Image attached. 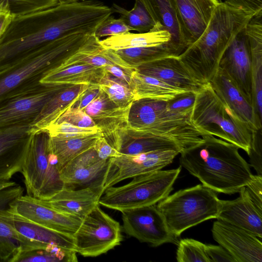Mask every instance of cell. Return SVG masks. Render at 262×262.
<instances>
[{
	"label": "cell",
	"mask_w": 262,
	"mask_h": 262,
	"mask_svg": "<svg viewBox=\"0 0 262 262\" xmlns=\"http://www.w3.org/2000/svg\"><path fill=\"white\" fill-rule=\"evenodd\" d=\"M187 47L207 27L218 0H173Z\"/></svg>",
	"instance_id": "cell-23"
},
{
	"label": "cell",
	"mask_w": 262,
	"mask_h": 262,
	"mask_svg": "<svg viewBox=\"0 0 262 262\" xmlns=\"http://www.w3.org/2000/svg\"><path fill=\"white\" fill-rule=\"evenodd\" d=\"M101 133L74 137L49 136V146L56 157L59 171L76 157L92 148Z\"/></svg>",
	"instance_id": "cell-33"
},
{
	"label": "cell",
	"mask_w": 262,
	"mask_h": 262,
	"mask_svg": "<svg viewBox=\"0 0 262 262\" xmlns=\"http://www.w3.org/2000/svg\"><path fill=\"white\" fill-rule=\"evenodd\" d=\"M255 14L225 2L219 3L201 35L178 56L199 84L210 82L225 50Z\"/></svg>",
	"instance_id": "cell-3"
},
{
	"label": "cell",
	"mask_w": 262,
	"mask_h": 262,
	"mask_svg": "<svg viewBox=\"0 0 262 262\" xmlns=\"http://www.w3.org/2000/svg\"><path fill=\"white\" fill-rule=\"evenodd\" d=\"M181 166L159 170L133 178L129 183L106 188L99 201L100 206L122 211L156 205L169 195Z\"/></svg>",
	"instance_id": "cell-8"
},
{
	"label": "cell",
	"mask_w": 262,
	"mask_h": 262,
	"mask_svg": "<svg viewBox=\"0 0 262 262\" xmlns=\"http://www.w3.org/2000/svg\"><path fill=\"white\" fill-rule=\"evenodd\" d=\"M101 90L98 84L91 85L72 107L83 110L99 94Z\"/></svg>",
	"instance_id": "cell-51"
},
{
	"label": "cell",
	"mask_w": 262,
	"mask_h": 262,
	"mask_svg": "<svg viewBox=\"0 0 262 262\" xmlns=\"http://www.w3.org/2000/svg\"><path fill=\"white\" fill-rule=\"evenodd\" d=\"M76 253L73 250L47 244L23 251L15 262H77Z\"/></svg>",
	"instance_id": "cell-36"
},
{
	"label": "cell",
	"mask_w": 262,
	"mask_h": 262,
	"mask_svg": "<svg viewBox=\"0 0 262 262\" xmlns=\"http://www.w3.org/2000/svg\"><path fill=\"white\" fill-rule=\"evenodd\" d=\"M196 92H185L167 101L168 108L174 112L191 113Z\"/></svg>",
	"instance_id": "cell-45"
},
{
	"label": "cell",
	"mask_w": 262,
	"mask_h": 262,
	"mask_svg": "<svg viewBox=\"0 0 262 262\" xmlns=\"http://www.w3.org/2000/svg\"><path fill=\"white\" fill-rule=\"evenodd\" d=\"M112 13V8L96 0L58 4L35 18V29L25 33L7 30L0 37V70L43 44L75 33L93 34Z\"/></svg>",
	"instance_id": "cell-1"
},
{
	"label": "cell",
	"mask_w": 262,
	"mask_h": 262,
	"mask_svg": "<svg viewBox=\"0 0 262 262\" xmlns=\"http://www.w3.org/2000/svg\"><path fill=\"white\" fill-rule=\"evenodd\" d=\"M220 200L216 192L199 184L168 195L158 202L157 207L169 231L178 237L190 227L216 219Z\"/></svg>",
	"instance_id": "cell-7"
},
{
	"label": "cell",
	"mask_w": 262,
	"mask_h": 262,
	"mask_svg": "<svg viewBox=\"0 0 262 262\" xmlns=\"http://www.w3.org/2000/svg\"><path fill=\"white\" fill-rule=\"evenodd\" d=\"M20 172L30 196L47 200L63 188L57 159L50 149L47 131L31 134Z\"/></svg>",
	"instance_id": "cell-9"
},
{
	"label": "cell",
	"mask_w": 262,
	"mask_h": 262,
	"mask_svg": "<svg viewBox=\"0 0 262 262\" xmlns=\"http://www.w3.org/2000/svg\"><path fill=\"white\" fill-rule=\"evenodd\" d=\"M205 251L210 262H236L230 254L220 245H205Z\"/></svg>",
	"instance_id": "cell-47"
},
{
	"label": "cell",
	"mask_w": 262,
	"mask_h": 262,
	"mask_svg": "<svg viewBox=\"0 0 262 262\" xmlns=\"http://www.w3.org/2000/svg\"><path fill=\"white\" fill-rule=\"evenodd\" d=\"M258 132L253 134L251 149L248 155L250 165L255 169L257 175L262 176L261 141L260 136L258 135Z\"/></svg>",
	"instance_id": "cell-46"
},
{
	"label": "cell",
	"mask_w": 262,
	"mask_h": 262,
	"mask_svg": "<svg viewBox=\"0 0 262 262\" xmlns=\"http://www.w3.org/2000/svg\"><path fill=\"white\" fill-rule=\"evenodd\" d=\"M8 0H0V37L15 19Z\"/></svg>",
	"instance_id": "cell-48"
},
{
	"label": "cell",
	"mask_w": 262,
	"mask_h": 262,
	"mask_svg": "<svg viewBox=\"0 0 262 262\" xmlns=\"http://www.w3.org/2000/svg\"><path fill=\"white\" fill-rule=\"evenodd\" d=\"M105 71L100 67L74 64L62 68H53L40 80L48 86L98 84Z\"/></svg>",
	"instance_id": "cell-31"
},
{
	"label": "cell",
	"mask_w": 262,
	"mask_h": 262,
	"mask_svg": "<svg viewBox=\"0 0 262 262\" xmlns=\"http://www.w3.org/2000/svg\"><path fill=\"white\" fill-rule=\"evenodd\" d=\"M111 145L121 155H135L158 150L181 151L174 142L163 137L124 128L115 138Z\"/></svg>",
	"instance_id": "cell-29"
},
{
	"label": "cell",
	"mask_w": 262,
	"mask_h": 262,
	"mask_svg": "<svg viewBox=\"0 0 262 262\" xmlns=\"http://www.w3.org/2000/svg\"><path fill=\"white\" fill-rule=\"evenodd\" d=\"M233 200H220L217 220L245 229L259 238L262 237V209L251 200L245 186Z\"/></svg>",
	"instance_id": "cell-20"
},
{
	"label": "cell",
	"mask_w": 262,
	"mask_h": 262,
	"mask_svg": "<svg viewBox=\"0 0 262 262\" xmlns=\"http://www.w3.org/2000/svg\"><path fill=\"white\" fill-rule=\"evenodd\" d=\"M202 138L201 143L180 152L181 166L216 192H239L253 177L239 148L211 135Z\"/></svg>",
	"instance_id": "cell-2"
},
{
	"label": "cell",
	"mask_w": 262,
	"mask_h": 262,
	"mask_svg": "<svg viewBox=\"0 0 262 262\" xmlns=\"http://www.w3.org/2000/svg\"><path fill=\"white\" fill-rule=\"evenodd\" d=\"M93 147L99 157L103 160L122 155L111 145L102 136L97 139Z\"/></svg>",
	"instance_id": "cell-50"
},
{
	"label": "cell",
	"mask_w": 262,
	"mask_h": 262,
	"mask_svg": "<svg viewBox=\"0 0 262 262\" xmlns=\"http://www.w3.org/2000/svg\"><path fill=\"white\" fill-rule=\"evenodd\" d=\"M120 223L98 205L82 222L73 237L75 251L84 257H96L120 245L123 241Z\"/></svg>",
	"instance_id": "cell-10"
},
{
	"label": "cell",
	"mask_w": 262,
	"mask_h": 262,
	"mask_svg": "<svg viewBox=\"0 0 262 262\" xmlns=\"http://www.w3.org/2000/svg\"><path fill=\"white\" fill-rule=\"evenodd\" d=\"M89 64L102 67L116 65L126 70H134L125 63L114 51L103 48L99 38L89 35L85 41L73 53L65 57L55 67L62 68L74 64Z\"/></svg>",
	"instance_id": "cell-28"
},
{
	"label": "cell",
	"mask_w": 262,
	"mask_h": 262,
	"mask_svg": "<svg viewBox=\"0 0 262 262\" xmlns=\"http://www.w3.org/2000/svg\"><path fill=\"white\" fill-rule=\"evenodd\" d=\"M225 2L254 13L262 11V0H225Z\"/></svg>",
	"instance_id": "cell-52"
},
{
	"label": "cell",
	"mask_w": 262,
	"mask_h": 262,
	"mask_svg": "<svg viewBox=\"0 0 262 262\" xmlns=\"http://www.w3.org/2000/svg\"><path fill=\"white\" fill-rule=\"evenodd\" d=\"M44 131H47L50 136L64 137H74L82 135H91L101 133L98 127H81L66 122H62L59 123L51 125Z\"/></svg>",
	"instance_id": "cell-42"
},
{
	"label": "cell",
	"mask_w": 262,
	"mask_h": 262,
	"mask_svg": "<svg viewBox=\"0 0 262 262\" xmlns=\"http://www.w3.org/2000/svg\"><path fill=\"white\" fill-rule=\"evenodd\" d=\"M130 107L118 106L101 90L82 111L93 120L102 136L111 145L119 132L127 127Z\"/></svg>",
	"instance_id": "cell-21"
},
{
	"label": "cell",
	"mask_w": 262,
	"mask_h": 262,
	"mask_svg": "<svg viewBox=\"0 0 262 262\" xmlns=\"http://www.w3.org/2000/svg\"><path fill=\"white\" fill-rule=\"evenodd\" d=\"M91 85L63 86L44 104L31 124L30 133L44 131L54 124L63 113L73 106Z\"/></svg>",
	"instance_id": "cell-27"
},
{
	"label": "cell",
	"mask_w": 262,
	"mask_h": 262,
	"mask_svg": "<svg viewBox=\"0 0 262 262\" xmlns=\"http://www.w3.org/2000/svg\"><path fill=\"white\" fill-rule=\"evenodd\" d=\"M10 203L0 206V219L18 234L35 243L55 245L75 251L73 235L50 229L13 212L9 208Z\"/></svg>",
	"instance_id": "cell-22"
},
{
	"label": "cell",
	"mask_w": 262,
	"mask_h": 262,
	"mask_svg": "<svg viewBox=\"0 0 262 262\" xmlns=\"http://www.w3.org/2000/svg\"><path fill=\"white\" fill-rule=\"evenodd\" d=\"M31 124L0 129V181L21 172L31 134Z\"/></svg>",
	"instance_id": "cell-17"
},
{
	"label": "cell",
	"mask_w": 262,
	"mask_h": 262,
	"mask_svg": "<svg viewBox=\"0 0 262 262\" xmlns=\"http://www.w3.org/2000/svg\"><path fill=\"white\" fill-rule=\"evenodd\" d=\"M15 14V21L35 18L59 4L58 0H8Z\"/></svg>",
	"instance_id": "cell-40"
},
{
	"label": "cell",
	"mask_w": 262,
	"mask_h": 262,
	"mask_svg": "<svg viewBox=\"0 0 262 262\" xmlns=\"http://www.w3.org/2000/svg\"><path fill=\"white\" fill-rule=\"evenodd\" d=\"M62 122H66L81 127H97L93 120L83 111L72 107L63 113L54 124Z\"/></svg>",
	"instance_id": "cell-44"
},
{
	"label": "cell",
	"mask_w": 262,
	"mask_h": 262,
	"mask_svg": "<svg viewBox=\"0 0 262 262\" xmlns=\"http://www.w3.org/2000/svg\"><path fill=\"white\" fill-rule=\"evenodd\" d=\"M59 4H68L76 2L78 0H58Z\"/></svg>",
	"instance_id": "cell-55"
},
{
	"label": "cell",
	"mask_w": 262,
	"mask_h": 262,
	"mask_svg": "<svg viewBox=\"0 0 262 262\" xmlns=\"http://www.w3.org/2000/svg\"><path fill=\"white\" fill-rule=\"evenodd\" d=\"M251 56L252 100L259 115L262 116V38L253 35L248 39Z\"/></svg>",
	"instance_id": "cell-37"
},
{
	"label": "cell",
	"mask_w": 262,
	"mask_h": 262,
	"mask_svg": "<svg viewBox=\"0 0 262 262\" xmlns=\"http://www.w3.org/2000/svg\"><path fill=\"white\" fill-rule=\"evenodd\" d=\"M102 186L71 189L63 187L47 200L48 206L66 214L84 218L99 204Z\"/></svg>",
	"instance_id": "cell-24"
},
{
	"label": "cell",
	"mask_w": 262,
	"mask_h": 262,
	"mask_svg": "<svg viewBox=\"0 0 262 262\" xmlns=\"http://www.w3.org/2000/svg\"><path fill=\"white\" fill-rule=\"evenodd\" d=\"M245 187L251 200L262 209V176L253 175L252 181Z\"/></svg>",
	"instance_id": "cell-49"
},
{
	"label": "cell",
	"mask_w": 262,
	"mask_h": 262,
	"mask_svg": "<svg viewBox=\"0 0 262 262\" xmlns=\"http://www.w3.org/2000/svg\"><path fill=\"white\" fill-rule=\"evenodd\" d=\"M13 212L41 225L65 234L74 235L82 219L64 214L28 195H20L9 206Z\"/></svg>",
	"instance_id": "cell-14"
},
{
	"label": "cell",
	"mask_w": 262,
	"mask_h": 262,
	"mask_svg": "<svg viewBox=\"0 0 262 262\" xmlns=\"http://www.w3.org/2000/svg\"><path fill=\"white\" fill-rule=\"evenodd\" d=\"M16 185L17 184L15 182L10 180L0 181V192L7 188L14 186Z\"/></svg>",
	"instance_id": "cell-54"
},
{
	"label": "cell",
	"mask_w": 262,
	"mask_h": 262,
	"mask_svg": "<svg viewBox=\"0 0 262 262\" xmlns=\"http://www.w3.org/2000/svg\"><path fill=\"white\" fill-rule=\"evenodd\" d=\"M131 79L130 87L135 96V100L151 99L168 101L178 94L187 92L172 87L155 78L143 75L135 69L131 73Z\"/></svg>",
	"instance_id": "cell-34"
},
{
	"label": "cell",
	"mask_w": 262,
	"mask_h": 262,
	"mask_svg": "<svg viewBox=\"0 0 262 262\" xmlns=\"http://www.w3.org/2000/svg\"><path fill=\"white\" fill-rule=\"evenodd\" d=\"M89 35L75 33L63 36L32 50L0 70V102L39 83L49 71L75 52Z\"/></svg>",
	"instance_id": "cell-4"
},
{
	"label": "cell",
	"mask_w": 262,
	"mask_h": 262,
	"mask_svg": "<svg viewBox=\"0 0 262 262\" xmlns=\"http://www.w3.org/2000/svg\"><path fill=\"white\" fill-rule=\"evenodd\" d=\"M180 152L174 149H163L112 158L104 178L103 189L127 179L161 170L171 163Z\"/></svg>",
	"instance_id": "cell-13"
},
{
	"label": "cell",
	"mask_w": 262,
	"mask_h": 262,
	"mask_svg": "<svg viewBox=\"0 0 262 262\" xmlns=\"http://www.w3.org/2000/svg\"><path fill=\"white\" fill-rule=\"evenodd\" d=\"M130 31L131 29L120 17L115 18L111 15L98 26L94 35L99 38L104 36L124 34Z\"/></svg>",
	"instance_id": "cell-43"
},
{
	"label": "cell",
	"mask_w": 262,
	"mask_h": 262,
	"mask_svg": "<svg viewBox=\"0 0 262 262\" xmlns=\"http://www.w3.org/2000/svg\"><path fill=\"white\" fill-rule=\"evenodd\" d=\"M251 66V53L244 28L225 50L219 68L227 73L243 93L252 100Z\"/></svg>",
	"instance_id": "cell-19"
},
{
	"label": "cell",
	"mask_w": 262,
	"mask_h": 262,
	"mask_svg": "<svg viewBox=\"0 0 262 262\" xmlns=\"http://www.w3.org/2000/svg\"><path fill=\"white\" fill-rule=\"evenodd\" d=\"M112 10L119 14L132 30L139 33L148 32L156 24L144 6L138 0H135L133 8L129 10L116 4H113Z\"/></svg>",
	"instance_id": "cell-39"
},
{
	"label": "cell",
	"mask_w": 262,
	"mask_h": 262,
	"mask_svg": "<svg viewBox=\"0 0 262 262\" xmlns=\"http://www.w3.org/2000/svg\"><path fill=\"white\" fill-rule=\"evenodd\" d=\"M205 244L192 239L184 238L178 243V262H210L205 251Z\"/></svg>",
	"instance_id": "cell-41"
},
{
	"label": "cell",
	"mask_w": 262,
	"mask_h": 262,
	"mask_svg": "<svg viewBox=\"0 0 262 262\" xmlns=\"http://www.w3.org/2000/svg\"><path fill=\"white\" fill-rule=\"evenodd\" d=\"M98 85L118 106L130 107L135 101V96L131 87L125 81L105 71Z\"/></svg>",
	"instance_id": "cell-38"
},
{
	"label": "cell",
	"mask_w": 262,
	"mask_h": 262,
	"mask_svg": "<svg viewBox=\"0 0 262 262\" xmlns=\"http://www.w3.org/2000/svg\"><path fill=\"white\" fill-rule=\"evenodd\" d=\"M145 7L156 24H159L171 35L168 43L179 56L187 48L173 0H138Z\"/></svg>",
	"instance_id": "cell-30"
},
{
	"label": "cell",
	"mask_w": 262,
	"mask_h": 262,
	"mask_svg": "<svg viewBox=\"0 0 262 262\" xmlns=\"http://www.w3.org/2000/svg\"><path fill=\"white\" fill-rule=\"evenodd\" d=\"M110 159L99 158L93 147L79 155L60 170L63 187H103Z\"/></svg>",
	"instance_id": "cell-16"
},
{
	"label": "cell",
	"mask_w": 262,
	"mask_h": 262,
	"mask_svg": "<svg viewBox=\"0 0 262 262\" xmlns=\"http://www.w3.org/2000/svg\"><path fill=\"white\" fill-rule=\"evenodd\" d=\"M63 86L40 83L10 96L0 102V129L31 124L44 104Z\"/></svg>",
	"instance_id": "cell-11"
},
{
	"label": "cell",
	"mask_w": 262,
	"mask_h": 262,
	"mask_svg": "<svg viewBox=\"0 0 262 262\" xmlns=\"http://www.w3.org/2000/svg\"><path fill=\"white\" fill-rule=\"evenodd\" d=\"M171 39L170 33L158 23L149 31L144 33L130 32L111 36L100 40L102 46L113 51L157 46L168 43Z\"/></svg>",
	"instance_id": "cell-32"
},
{
	"label": "cell",
	"mask_w": 262,
	"mask_h": 262,
	"mask_svg": "<svg viewBox=\"0 0 262 262\" xmlns=\"http://www.w3.org/2000/svg\"><path fill=\"white\" fill-rule=\"evenodd\" d=\"M191 117L204 133L229 142L249 155L253 134L223 102L210 83L196 92Z\"/></svg>",
	"instance_id": "cell-6"
},
{
	"label": "cell",
	"mask_w": 262,
	"mask_h": 262,
	"mask_svg": "<svg viewBox=\"0 0 262 262\" xmlns=\"http://www.w3.org/2000/svg\"><path fill=\"white\" fill-rule=\"evenodd\" d=\"M23 188L17 184L0 192V206L10 203L23 195ZM18 234L8 223L0 219V262H15L24 251L41 247Z\"/></svg>",
	"instance_id": "cell-26"
},
{
	"label": "cell",
	"mask_w": 262,
	"mask_h": 262,
	"mask_svg": "<svg viewBox=\"0 0 262 262\" xmlns=\"http://www.w3.org/2000/svg\"><path fill=\"white\" fill-rule=\"evenodd\" d=\"M211 232L213 239L236 262H261L262 243L253 234L220 220L213 223Z\"/></svg>",
	"instance_id": "cell-15"
},
{
	"label": "cell",
	"mask_w": 262,
	"mask_h": 262,
	"mask_svg": "<svg viewBox=\"0 0 262 262\" xmlns=\"http://www.w3.org/2000/svg\"><path fill=\"white\" fill-rule=\"evenodd\" d=\"M210 83L223 102L252 134L261 130V118L252 100L242 92L223 70L219 68Z\"/></svg>",
	"instance_id": "cell-18"
},
{
	"label": "cell",
	"mask_w": 262,
	"mask_h": 262,
	"mask_svg": "<svg viewBox=\"0 0 262 262\" xmlns=\"http://www.w3.org/2000/svg\"><path fill=\"white\" fill-rule=\"evenodd\" d=\"M135 70L143 75L184 91L196 92L202 85L192 77L178 56L164 57L141 65Z\"/></svg>",
	"instance_id": "cell-25"
},
{
	"label": "cell",
	"mask_w": 262,
	"mask_h": 262,
	"mask_svg": "<svg viewBox=\"0 0 262 262\" xmlns=\"http://www.w3.org/2000/svg\"><path fill=\"white\" fill-rule=\"evenodd\" d=\"M121 212L122 231L126 235L154 247L167 243H178L177 237L169 231L157 205L127 209Z\"/></svg>",
	"instance_id": "cell-12"
},
{
	"label": "cell",
	"mask_w": 262,
	"mask_h": 262,
	"mask_svg": "<svg viewBox=\"0 0 262 262\" xmlns=\"http://www.w3.org/2000/svg\"><path fill=\"white\" fill-rule=\"evenodd\" d=\"M114 51L134 69L141 65L164 57L178 56L168 43L157 46L130 48Z\"/></svg>",
	"instance_id": "cell-35"
},
{
	"label": "cell",
	"mask_w": 262,
	"mask_h": 262,
	"mask_svg": "<svg viewBox=\"0 0 262 262\" xmlns=\"http://www.w3.org/2000/svg\"><path fill=\"white\" fill-rule=\"evenodd\" d=\"M106 72L116 78L126 82L130 86L131 73L133 70H126L118 66L110 64L102 67Z\"/></svg>",
	"instance_id": "cell-53"
},
{
	"label": "cell",
	"mask_w": 262,
	"mask_h": 262,
	"mask_svg": "<svg viewBox=\"0 0 262 262\" xmlns=\"http://www.w3.org/2000/svg\"><path fill=\"white\" fill-rule=\"evenodd\" d=\"M191 115L170 110L167 101L138 99L130 107L126 128L169 139L182 150L201 143L206 134L193 123Z\"/></svg>",
	"instance_id": "cell-5"
}]
</instances>
